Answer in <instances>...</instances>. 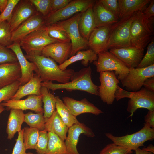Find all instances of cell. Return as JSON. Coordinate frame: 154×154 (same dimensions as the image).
<instances>
[{
    "instance_id": "cell-53",
    "label": "cell",
    "mask_w": 154,
    "mask_h": 154,
    "mask_svg": "<svg viewBox=\"0 0 154 154\" xmlns=\"http://www.w3.org/2000/svg\"><path fill=\"white\" fill-rule=\"evenodd\" d=\"M5 110V109L4 107L0 104V114Z\"/></svg>"
},
{
    "instance_id": "cell-22",
    "label": "cell",
    "mask_w": 154,
    "mask_h": 154,
    "mask_svg": "<svg viewBox=\"0 0 154 154\" xmlns=\"http://www.w3.org/2000/svg\"><path fill=\"white\" fill-rule=\"evenodd\" d=\"M21 71L19 62L0 64V88L19 81Z\"/></svg>"
},
{
    "instance_id": "cell-11",
    "label": "cell",
    "mask_w": 154,
    "mask_h": 154,
    "mask_svg": "<svg viewBox=\"0 0 154 154\" xmlns=\"http://www.w3.org/2000/svg\"><path fill=\"white\" fill-rule=\"evenodd\" d=\"M153 77L154 64L144 68H129L128 73L121 82L123 87L127 91L135 92L142 87L147 79Z\"/></svg>"
},
{
    "instance_id": "cell-38",
    "label": "cell",
    "mask_w": 154,
    "mask_h": 154,
    "mask_svg": "<svg viewBox=\"0 0 154 154\" xmlns=\"http://www.w3.org/2000/svg\"><path fill=\"white\" fill-rule=\"evenodd\" d=\"M154 64V41L152 40L147 47L145 55L137 68L147 67Z\"/></svg>"
},
{
    "instance_id": "cell-16",
    "label": "cell",
    "mask_w": 154,
    "mask_h": 154,
    "mask_svg": "<svg viewBox=\"0 0 154 154\" xmlns=\"http://www.w3.org/2000/svg\"><path fill=\"white\" fill-rule=\"evenodd\" d=\"M68 132V135L64 142L69 154H80L77 147L81 134H83L89 137L95 136V134L91 128L80 122L69 127Z\"/></svg>"
},
{
    "instance_id": "cell-5",
    "label": "cell",
    "mask_w": 154,
    "mask_h": 154,
    "mask_svg": "<svg viewBox=\"0 0 154 154\" xmlns=\"http://www.w3.org/2000/svg\"><path fill=\"white\" fill-rule=\"evenodd\" d=\"M133 17V14L112 25L106 50L131 46L130 29Z\"/></svg>"
},
{
    "instance_id": "cell-1",
    "label": "cell",
    "mask_w": 154,
    "mask_h": 154,
    "mask_svg": "<svg viewBox=\"0 0 154 154\" xmlns=\"http://www.w3.org/2000/svg\"><path fill=\"white\" fill-rule=\"evenodd\" d=\"M26 58L37 67L36 73L42 82L57 81L60 84L69 82L75 72L72 69L61 70L56 62L50 58L42 55H25Z\"/></svg>"
},
{
    "instance_id": "cell-34",
    "label": "cell",
    "mask_w": 154,
    "mask_h": 154,
    "mask_svg": "<svg viewBox=\"0 0 154 154\" xmlns=\"http://www.w3.org/2000/svg\"><path fill=\"white\" fill-rule=\"evenodd\" d=\"M23 130V142L26 149H35L39 131L36 128L27 127Z\"/></svg>"
},
{
    "instance_id": "cell-9",
    "label": "cell",
    "mask_w": 154,
    "mask_h": 154,
    "mask_svg": "<svg viewBox=\"0 0 154 154\" xmlns=\"http://www.w3.org/2000/svg\"><path fill=\"white\" fill-rule=\"evenodd\" d=\"M97 55V60L93 62L97 72L115 71L114 73L117 79L120 80L128 73L129 68L125 64L108 50L100 52Z\"/></svg>"
},
{
    "instance_id": "cell-36",
    "label": "cell",
    "mask_w": 154,
    "mask_h": 154,
    "mask_svg": "<svg viewBox=\"0 0 154 154\" xmlns=\"http://www.w3.org/2000/svg\"><path fill=\"white\" fill-rule=\"evenodd\" d=\"M12 32L7 21L0 22V44L6 47L13 42L11 41Z\"/></svg>"
},
{
    "instance_id": "cell-29",
    "label": "cell",
    "mask_w": 154,
    "mask_h": 154,
    "mask_svg": "<svg viewBox=\"0 0 154 154\" xmlns=\"http://www.w3.org/2000/svg\"><path fill=\"white\" fill-rule=\"evenodd\" d=\"M97 54L90 49L78 51L74 56H71L61 64L58 65L59 68L65 70L67 67L76 61L82 60V64L87 67L89 63L97 60Z\"/></svg>"
},
{
    "instance_id": "cell-30",
    "label": "cell",
    "mask_w": 154,
    "mask_h": 154,
    "mask_svg": "<svg viewBox=\"0 0 154 154\" xmlns=\"http://www.w3.org/2000/svg\"><path fill=\"white\" fill-rule=\"evenodd\" d=\"M48 133V142L45 154H69L64 141L52 131Z\"/></svg>"
},
{
    "instance_id": "cell-50",
    "label": "cell",
    "mask_w": 154,
    "mask_h": 154,
    "mask_svg": "<svg viewBox=\"0 0 154 154\" xmlns=\"http://www.w3.org/2000/svg\"><path fill=\"white\" fill-rule=\"evenodd\" d=\"M8 2V0H0V11L2 13L6 8Z\"/></svg>"
},
{
    "instance_id": "cell-28",
    "label": "cell",
    "mask_w": 154,
    "mask_h": 154,
    "mask_svg": "<svg viewBox=\"0 0 154 154\" xmlns=\"http://www.w3.org/2000/svg\"><path fill=\"white\" fill-rule=\"evenodd\" d=\"M25 114L23 110H10L6 129L8 139H11L17 132L21 130V127L24 122Z\"/></svg>"
},
{
    "instance_id": "cell-8",
    "label": "cell",
    "mask_w": 154,
    "mask_h": 154,
    "mask_svg": "<svg viewBox=\"0 0 154 154\" xmlns=\"http://www.w3.org/2000/svg\"><path fill=\"white\" fill-rule=\"evenodd\" d=\"M96 0H72L63 8L51 12L44 17L46 26L51 25L67 19L78 13H83L88 8L92 7Z\"/></svg>"
},
{
    "instance_id": "cell-23",
    "label": "cell",
    "mask_w": 154,
    "mask_h": 154,
    "mask_svg": "<svg viewBox=\"0 0 154 154\" xmlns=\"http://www.w3.org/2000/svg\"><path fill=\"white\" fill-rule=\"evenodd\" d=\"M96 27L109 26L118 22L119 19L96 1L92 7Z\"/></svg>"
},
{
    "instance_id": "cell-52",
    "label": "cell",
    "mask_w": 154,
    "mask_h": 154,
    "mask_svg": "<svg viewBox=\"0 0 154 154\" xmlns=\"http://www.w3.org/2000/svg\"><path fill=\"white\" fill-rule=\"evenodd\" d=\"M143 149H145V150L147 151L151 152L154 154V146L151 144L149 145V146L146 147V148H143Z\"/></svg>"
},
{
    "instance_id": "cell-18",
    "label": "cell",
    "mask_w": 154,
    "mask_h": 154,
    "mask_svg": "<svg viewBox=\"0 0 154 154\" xmlns=\"http://www.w3.org/2000/svg\"><path fill=\"white\" fill-rule=\"evenodd\" d=\"M15 8L12 17L8 22L12 32L37 12L30 0H20Z\"/></svg>"
},
{
    "instance_id": "cell-15",
    "label": "cell",
    "mask_w": 154,
    "mask_h": 154,
    "mask_svg": "<svg viewBox=\"0 0 154 154\" xmlns=\"http://www.w3.org/2000/svg\"><path fill=\"white\" fill-rule=\"evenodd\" d=\"M45 26L44 17L37 12L12 32L11 41L19 42L30 33Z\"/></svg>"
},
{
    "instance_id": "cell-14",
    "label": "cell",
    "mask_w": 154,
    "mask_h": 154,
    "mask_svg": "<svg viewBox=\"0 0 154 154\" xmlns=\"http://www.w3.org/2000/svg\"><path fill=\"white\" fill-rule=\"evenodd\" d=\"M0 104L6 107L7 110L12 109L21 110L23 111L29 110L36 113L44 112L42 108V95H29L26 99L22 100L10 99L1 103Z\"/></svg>"
},
{
    "instance_id": "cell-6",
    "label": "cell",
    "mask_w": 154,
    "mask_h": 154,
    "mask_svg": "<svg viewBox=\"0 0 154 154\" xmlns=\"http://www.w3.org/2000/svg\"><path fill=\"white\" fill-rule=\"evenodd\" d=\"M58 42H60L49 36L46 26L32 32L19 41L21 47L27 55H42L45 46Z\"/></svg>"
},
{
    "instance_id": "cell-20",
    "label": "cell",
    "mask_w": 154,
    "mask_h": 154,
    "mask_svg": "<svg viewBox=\"0 0 154 154\" xmlns=\"http://www.w3.org/2000/svg\"><path fill=\"white\" fill-rule=\"evenodd\" d=\"M112 25L96 27L91 33L88 40V46L97 54L106 50Z\"/></svg>"
},
{
    "instance_id": "cell-55",
    "label": "cell",
    "mask_w": 154,
    "mask_h": 154,
    "mask_svg": "<svg viewBox=\"0 0 154 154\" xmlns=\"http://www.w3.org/2000/svg\"><path fill=\"white\" fill-rule=\"evenodd\" d=\"M1 11H0V14H1Z\"/></svg>"
},
{
    "instance_id": "cell-7",
    "label": "cell",
    "mask_w": 154,
    "mask_h": 154,
    "mask_svg": "<svg viewBox=\"0 0 154 154\" xmlns=\"http://www.w3.org/2000/svg\"><path fill=\"white\" fill-rule=\"evenodd\" d=\"M143 127L139 131L131 134L116 136L110 133H105L106 136L113 143L124 147L135 150L143 146L145 142L154 139V128L144 124Z\"/></svg>"
},
{
    "instance_id": "cell-33",
    "label": "cell",
    "mask_w": 154,
    "mask_h": 154,
    "mask_svg": "<svg viewBox=\"0 0 154 154\" xmlns=\"http://www.w3.org/2000/svg\"><path fill=\"white\" fill-rule=\"evenodd\" d=\"M44 112L34 113L30 112L25 114L24 122L30 127L36 128L39 131L45 129V121Z\"/></svg>"
},
{
    "instance_id": "cell-47",
    "label": "cell",
    "mask_w": 154,
    "mask_h": 154,
    "mask_svg": "<svg viewBox=\"0 0 154 154\" xmlns=\"http://www.w3.org/2000/svg\"><path fill=\"white\" fill-rule=\"evenodd\" d=\"M144 124L152 128H154V110H148L144 117Z\"/></svg>"
},
{
    "instance_id": "cell-12",
    "label": "cell",
    "mask_w": 154,
    "mask_h": 154,
    "mask_svg": "<svg viewBox=\"0 0 154 154\" xmlns=\"http://www.w3.org/2000/svg\"><path fill=\"white\" fill-rule=\"evenodd\" d=\"M100 73L98 96L104 102L111 105L115 99V94L120 83L119 80L113 71H105Z\"/></svg>"
},
{
    "instance_id": "cell-39",
    "label": "cell",
    "mask_w": 154,
    "mask_h": 154,
    "mask_svg": "<svg viewBox=\"0 0 154 154\" xmlns=\"http://www.w3.org/2000/svg\"><path fill=\"white\" fill-rule=\"evenodd\" d=\"M38 12L44 17L51 12L52 0H30Z\"/></svg>"
},
{
    "instance_id": "cell-25",
    "label": "cell",
    "mask_w": 154,
    "mask_h": 154,
    "mask_svg": "<svg viewBox=\"0 0 154 154\" xmlns=\"http://www.w3.org/2000/svg\"><path fill=\"white\" fill-rule=\"evenodd\" d=\"M45 129L52 131L64 141L66 137L68 127L64 123L56 110L49 118L45 119Z\"/></svg>"
},
{
    "instance_id": "cell-54",
    "label": "cell",
    "mask_w": 154,
    "mask_h": 154,
    "mask_svg": "<svg viewBox=\"0 0 154 154\" xmlns=\"http://www.w3.org/2000/svg\"><path fill=\"white\" fill-rule=\"evenodd\" d=\"M26 154H35L31 152H29L26 153Z\"/></svg>"
},
{
    "instance_id": "cell-37",
    "label": "cell",
    "mask_w": 154,
    "mask_h": 154,
    "mask_svg": "<svg viewBox=\"0 0 154 154\" xmlns=\"http://www.w3.org/2000/svg\"><path fill=\"white\" fill-rule=\"evenodd\" d=\"M20 86L19 81L0 88V104L11 99Z\"/></svg>"
},
{
    "instance_id": "cell-40",
    "label": "cell",
    "mask_w": 154,
    "mask_h": 154,
    "mask_svg": "<svg viewBox=\"0 0 154 154\" xmlns=\"http://www.w3.org/2000/svg\"><path fill=\"white\" fill-rule=\"evenodd\" d=\"M48 132L44 129L39 131L38 141L35 149L38 154H45L48 145Z\"/></svg>"
},
{
    "instance_id": "cell-19",
    "label": "cell",
    "mask_w": 154,
    "mask_h": 154,
    "mask_svg": "<svg viewBox=\"0 0 154 154\" xmlns=\"http://www.w3.org/2000/svg\"><path fill=\"white\" fill-rule=\"evenodd\" d=\"M72 50V44L70 42H58L50 44L42 49V55L51 58L60 65L68 58Z\"/></svg>"
},
{
    "instance_id": "cell-41",
    "label": "cell",
    "mask_w": 154,
    "mask_h": 154,
    "mask_svg": "<svg viewBox=\"0 0 154 154\" xmlns=\"http://www.w3.org/2000/svg\"><path fill=\"white\" fill-rule=\"evenodd\" d=\"M133 153L132 151L113 143L107 145L99 154H131Z\"/></svg>"
},
{
    "instance_id": "cell-24",
    "label": "cell",
    "mask_w": 154,
    "mask_h": 154,
    "mask_svg": "<svg viewBox=\"0 0 154 154\" xmlns=\"http://www.w3.org/2000/svg\"><path fill=\"white\" fill-rule=\"evenodd\" d=\"M42 80L36 73L30 80L23 85L20 86L11 99L20 100L23 97L31 95H41L40 88Z\"/></svg>"
},
{
    "instance_id": "cell-42",
    "label": "cell",
    "mask_w": 154,
    "mask_h": 154,
    "mask_svg": "<svg viewBox=\"0 0 154 154\" xmlns=\"http://www.w3.org/2000/svg\"><path fill=\"white\" fill-rule=\"evenodd\" d=\"M18 62L15 54L12 50L0 44V64Z\"/></svg>"
},
{
    "instance_id": "cell-51",
    "label": "cell",
    "mask_w": 154,
    "mask_h": 154,
    "mask_svg": "<svg viewBox=\"0 0 154 154\" xmlns=\"http://www.w3.org/2000/svg\"><path fill=\"white\" fill-rule=\"evenodd\" d=\"M135 154H154L152 153L147 151L143 149H141L139 148L135 150Z\"/></svg>"
},
{
    "instance_id": "cell-21",
    "label": "cell",
    "mask_w": 154,
    "mask_h": 154,
    "mask_svg": "<svg viewBox=\"0 0 154 154\" xmlns=\"http://www.w3.org/2000/svg\"><path fill=\"white\" fill-rule=\"evenodd\" d=\"M62 101L72 114L76 117L84 113H90L98 115L102 111L85 98L78 100L67 96L62 97Z\"/></svg>"
},
{
    "instance_id": "cell-13",
    "label": "cell",
    "mask_w": 154,
    "mask_h": 154,
    "mask_svg": "<svg viewBox=\"0 0 154 154\" xmlns=\"http://www.w3.org/2000/svg\"><path fill=\"white\" fill-rule=\"evenodd\" d=\"M109 52L122 61L129 68H136L141 60L144 49L133 46L111 49Z\"/></svg>"
},
{
    "instance_id": "cell-26",
    "label": "cell",
    "mask_w": 154,
    "mask_h": 154,
    "mask_svg": "<svg viewBox=\"0 0 154 154\" xmlns=\"http://www.w3.org/2000/svg\"><path fill=\"white\" fill-rule=\"evenodd\" d=\"M92 7H89L82 13L78 23L80 34L87 40L91 32L96 28Z\"/></svg>"
},
{
    "instance_id": "cell-45",
    "label": "cell",
    "mask_w": 154,
    "mask_h": 154,
    "mask_svg": "<svg viewBox=\"0 0 154 154\" xmlns=\"http://www.w3.org/2000/svg\"><path fill=\"white\" fill-rule=\"evenodd\" d=\"M23 130L19 132L17 138L12 154H26V149L24 145L23 137Z\"/></svg>"
},
{
    "instance_id": "cell-4",
    "label": "cell",
    "mask_w": 154,
    "mask_h": 154,
    "mask_svg": "<svg viewBox=\"0 0 154 154\" xmlns=\"http://www.w3.org/2000/svg\"><path fill=\"white\" fill-rule=\"evenodd\" d=\"M149 20L145 18L143 10L133 14L130 29L131 45L139 49H144L150 41L153 34Z\"/></svg>"
},
{
    "instance_id": "cell-43",
    "label": "cell",
    "mask_w": 154,
    "mask_h": 154,
    "mask_svg": "<svg viewBox=\"0 0 154 154\" xmlns=\"http://www.w3.org/2000/svg\"><path fill=\"white\" fill-rule=\"evenodd\" d=\"M20 0H8L7 5L0 15V22L7 21L9 22L13 15V11Z\"/></svg>"
},
{
    "instance_id": "cell-10",
    "label": "cell",
    "mask_w": 154,
    "mask_h": 154,
    "mask_svg": "<svg viewBox=\"0 0 154 154\" xmlns=\"http://www.w3.org/2000/svg\"><path fill=\"white\" fill-rule=\"evenodd\" d=\"M82 13H77L67 19L57 23L65 30L70 40L72 50L70 57L78 51L89 48L88 40L81 36L78 29V21Z\"/></svg>"
},
{
    "instance_id": "cell-3",
    "label": "cell",
    "mask_w": 154,
    "mask_h": 154,
    "mask_svg": "<svg viewBox=\"0 0 154 154\" xmlns=\"http://www.w3.org/2000/svg\"><path fill=\"white\" fill-rule=\"evenodd\" d=\"M124 98L129 99L127 109V111L130 113L129 116H132L139 108L154 110V92L144 87L137 91L131 92L122 89L118 85L115 94V98L118 101Z\"/></svg>"
},
{
    "instance_id": "cell-31",
    "label": "cell",
    "mask_w": 154,
    "mask_h": 154,
    "mask_svg": "<svg viewBox=\"0 0 154 154\" xmlns=\"http://www.w3.org/2000/svg\"><path fill=\"white\" fill-rule=\"evenodd\" d=\"M40 92L44 104V120L51 117L55 110L56 96L51 94L46 87L42 86Z\"/></svg>"
},
{
    "instance_id": "cell-35",
    "label": "cell",
    "mask_w": 154,
    "mask_h": 154,
    "mask_svg": "<svg viewBox=\"0 0 154 154\" xmlns=\"http://www.w3.org/2000/svg\"><path fill=\"white\" fill-rule=\"evenodd\" d=\"M49 36L60 42H70V40L64 28L57 23L46 26Z\"/></svg>"
},
{
    "instance_id": "cell-49",
    "label": "cell",
    "mask_w": 154,
    "mask_h": 154,
    "mask_svg": "<svg viewBox=\"0 0 154 154\" xmlns=\"http://www.w3.org/2000/svg\"><path fill=\"white\" fill-rule=\"evenodd\" d=\"M143 86L150 91L154 92V77L147 79L144 82Z\"/></svg>"
},
{
    "instance_id": "cell-32",
    "label": "cell",
    "mask_w": 154,
    "mask_h": 154,
    "mask_svg": "<svg viewBox=\"0 0 154 154\" xmlns=\"http://www.w3.org/2000/svg\"><path fill=\"white\" fill-rule=\"evenodd\" d=\"M56 111L62 120L69 128L80 122L76 117L72 115L63 101L58 96H56Z\"/></svg>"
},
{
    "instance_id": "cell-17",
    "label": "cell",
    "mask_w": 154,
    "mask_h": 154,
    "mask_svg": "<svg viewBox=\"0 0 154 154\" xmlns=\"http://www.w3.org/2000/svg\"><path fill=\"white\" fill-rule=\"evenodd\" d=\"M6 47L12 50L16 56L21 71V77L19 81L20 85H23L33 76V71L36 70V66L26 58L21 50L19 42H13Z\"/></svg>"
},
{
    "instance_id": "cell-46",
    "label": "cell",
    "mask_w": 154,
    "mask_h": 154,
    "mask_svg": "<svg viewBox=\"0 0 154 154\" xmlns=\"http://www.w3.org/2000/svg\"><path fill=\"white\" fill-rule=\"evenodd\" d=\"M72 0H52L51 12L60 9L68 5Z\"/></svg>"
},
{
    "instance_id": "cell-2",
    "label": "cell",
    "mask_w": 154,
    "mask_h": 154,
    "mask_svg": "<svg viewBox=\"0 0 154 154\" xmlns=\"http://www.w3.org/2000/svg\"><path fill=\"white\" fill-rule=\"evenodd\" d=\"M92 70L90 66L83 68L75 72L69 82L64 84L54 83L52 82H42V86L53 91L60 89L71 92L78 90L98 95V86L95 85L92 79Z\"/></svg>"
},
{
    "instance_id": "cell-44",
    "label": "cell",
    "mask_w": 154,
    "mask_h": 154,
    "mask_svg": "<svg viewBox=\"0 0 154 154\" xmlns=\"http://www.w3.org/2000/svg\"><path fill=\"white\" fill-rule=\"evenodd\" d=\"M98 1L107 10L119 18V11L118 0Z\"/></svg>"
},
{
    "instance_id": "cell-27",
    "label": "cell",
    "mask_w": 154,
    "mask_h": 154,
    "mask_svg": "<svg viewBox=\"0 0 154 154\" xmlns=\"http://www.w3.org/2000/svg\"><path fill=\"white\" fill-rule=\"evenodd\" d=\"M150 0H118L119 20L133 15L135 12L142 10Z\"/></svg>"
},
{
    "instance_id": "cell-48",
    "label": "cell",
    "mask_w": 154,
    "mask_h": 154,
    "mask_svg": "<svg viewBox=\"0 0 154 154\" xmlns=\"http://www.w3.org/2000/svg\"><path fill=\"white\" fill-rule=\"evenodd\" d=\"M143 14L145 18L147 20L154 16V0H151L149 6L147 7Z\"/></svg>"
}]
</instances>
